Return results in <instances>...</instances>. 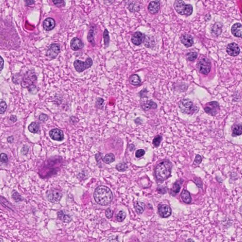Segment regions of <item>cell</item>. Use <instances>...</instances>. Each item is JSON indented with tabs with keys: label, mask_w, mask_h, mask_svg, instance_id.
Wrapping results in <instances>:
<instances>
[{
	"label": "cell",
	"mask_w": 242,
	"mask_h": 242,
	"mask_svg": "<svg viewBox=\"0 0 242 242\" xmlns=\"http://www.w3.org/2000/svg\"><path fill=\"white\" fill-rule=\"evenodd\" d=\"M94 198L98 204L102 206H106L112 202L113 199V193L108 187L100 186L95 191Z\"/></svg>",
	"instance_id": "1"
},
{
	"label": "cell",
	"mask_w": 242,
	"mask_h": 242,
	"mask_svg": "<svg viewBox=\"0 0 242 242\" xmlns=\"http://www.w3.org/2000/svg\"><path fill=\"white\" fill-rule=\"evenodd\" d=\"M172 167L171 163L168 161H164L158 164L155 171L156 179L160 181L166 180L170 176Z\"/></svg>",
	"instance_id": "2"
},
{
	"label": "cell",
	"mask_w": 242,
	"mask_h": 242,
	"mask_svg": "<svg viewBox=\"0 0 242 242\" xmlns=\"http://www.w3.org/2000/svg\"><path fill=\"white\" fill-rule=\"evenodd\" d=\"M37 78L33 72L28 71L24 75L22 79L21 85L22 87L27 88L30 92L36 89V83Z\"/></svg>",
	"instance_id": "3"
},
{
	"label": "cell",
	"mask_w": 242,
	"mask_h": 242,
	"mask_svg": "<svg viewBox=\"0 0 242 242\" xmlns=\"http://www.w3.org/2000/svg\"><path fill=\"white\" fill-rule=\"evenodd\" d=\"M174 7L176 12L181 15L189 16L193 12L192 6L186 5L182 0H175Z\"/></svg>",
	"instance_id": "4"
},
{
	"label": "cell",
	"mask_w": 242,
	"mask_h": 242,
	"mask_svg": "<svg viewBox=\"0 0 242 242\" xmlns=\"http://www.w3.org/2000/svg\"><path fill=\"white\" fill-rule=\"evenodd\" d=\"M93 64V61L91 58L88 57L85 62L79 60H75L73 63L74 68L77 72L80 73L91 67Z\"/></svg>",
	"instance_id": "5"
},
{
	"label": "cell",
	"mask_w": 242,
	"mask_h": 242,
	"mask_svg": "<svg viewBox=\"0 0 242 242\" xmlns=\"http://www.w3.org/2000/svg\"><path fill=\"white\" fill-rule=\"evenodd\" d=\"M179 106L182 112L186 114H192L196 110L192 102L188 99L182 100Z\"/></svg>",
	"instance_id": "6"
},
{
	"label": "cell",
	"mask_w": 242,
	"mask_h": 242,
	"mask_svg": "<svg viewBox=\"0 0 242 242\" xmlns=\"http://www.w3.org/2000/svg\"><path fill=\"white\" fill-rule=\"evenodd\" d=\"M197 66L200 73L204 74H208L211 69V62L206 58H203L198 62Z\"/></svg>",
	"instance_id": "7"
},
{
	"label": "cell",
	"mask_w": 242,
	"mask_h": 242,
	"mask_svg": "<svg viewBox=\"0 0 242 242\" xmlns=\"http://www.w3.org/2000/svg\"><path fill=\"white\" fill-rule=\"evenodd\" d=\"M47 197L50 202L58 203L62 198V194L57 190H51L47 192Z\"/></svg>",
	"instance_id": "8"
},
{
	"label": "cell",
	"mask_w": 242,
	"mask_h": 242,
	"mask_svg": "<svg viewBox=\"0 0 242 242\" xmlns=\"http://www.w3.org/2000/svg\"><path fill=\"white\" fill-rule=\"evenodd\" d=\"M204 110L208 115H215L217 114L219 110V105L216 101L209 102L205 105Z\"/></svg>",
	"instance_id": "9"
},
{
	"label": "cell",
	"mask_w": 242,
	"mask_h": 242,
	"mask_svg": "<svg viewBox=\"0 0 242 242\" xmlns=\"http://www.w3.org/2000/svg\"><path fill=\"white\" fill-rule=\"evenodd\" d=\"M60 51V47L57 44H53L50 45L47 51V56L50 59L56 58Z\"/></svg>",
	"instance_id": "10"
},
{
	"label": "cell",
	"mask_w": 242,
	"mask_h": 242,
	"mask_svg": "<svg viewBox=\"0 0 242 242\" xmlns=\"http://www.w3.org/2000/svg\"><path fill=\"white\" fill-rule=\"evenodd\" d=\"M159 214L163 218H166L171 215L172 210L170 207L166 204H161L158 207Z\"/></svg>",
	"instance_id": "11"
},
{
	"label": "cell",
	"mask_w": 242,
	"mask_h": 242,
	"mask_svg": "<svg viewBox=\"0 0 242 242\" xmlns=\"http://www.w3.org/2000/svg\"><path fill=\"white\" fill-rule=\"evenodd\" d=\"M226 51L229 56H236L240 53V47L237 44L232 43L227 45L226 48Z\"/></svg>",
	"instance_id": "12"
},
{
	"label": "cell",
	"mask_w": 242,
	"mask_h": 242,
	"mask_svg": "<svg viewBox=\"0 0 242 242\" xmlns=\"http://www.w3.org/2000/svg\"><path fill=\"white\" fill-rule=\"evenodd\" d=\"M49 135L51 139L56 141H62L64 139L63 131L57 128L51 130L49 132Z\"/></svg>",
	"instance_id": "13"
},
{
	"label": "cell",
	"mask_w": 242,
	"mask_h": 242,
	"mask_svg": "<svg viewBox=\"0 0 242 242\" xmlns=\"http://www.w3.org/2000/svg\"><path fill=\"white\" fill-rule=\"evenodd\" d=\"M181 41L182 43L186 47H192L194 43L193 37L191 35L189 34H184L181 37Z\"/></svg>",
	"instance_id": "14"
},
{
	"label": "cell",
	"mask_w": 242,
	"mask_h": 242,
	"mask_svg": "<svg viewBox=\"0 0 242 242\" xmlns=\"http://www.w3.org/2000/svg\"><path fill=\"white\" fill-rule=\"evenodd\" d=\"M84 44L82 40L78 37H74L71 41V49L73 51H77L83 47Z\"/></svg>",
	"instance_id": "15"
},
{
	"label": "cell",
	"mask_w": 242,
	"mask_h": 242,
	"mask_svg": "<svg viewBox=\"0 0 242 242\" xmlns=\"http://www.w3.org/2000/svg\"><path fill=\"white\" fill-rule=\"evenodd\" d=\"M144 35L140 31L135 33L131 37V42L135 46H140L144 40Z\"/></svg>",
	"instance_id": "16"
},
{
	"label": "cell",
	"mask_w": 242,
	"mask_h": 242,
	"mask_svg": "<svg viewBox=\"0 0 242 242\" xmlns=\"http://www.w3.org/2000/svg\"><path fill=\"white\" fill-rule=\"evenodd\" d=\"M160 2L159 1H153L150 2L148 6V10L150 13L155 14L159 12L160 9Z\"/></svg>",
	"instance_id": "17"
},
{
	"label": "cell",
	"mask_w": 242,
	"mask_h": 242,
	"mask_svg": "<svg viewBox=\"0 0 242 242\" xmlns=\"http://www.w3.org/2000/svg\"><path fill=\"white\" fill-rule=\"evenodd\" d=\"M56 26V22L52 18H48L44 21V29L46 31H50L54 28Z\"/></svg>",
	"instance_id": "18"
},
{
	"label": "cell",
	"mask_w": 242,
	"mask_h": 242,
	"mask_svg": "<svg viewBox=\"0 0 242 242\" xmlns=\"http://www.w3.org/2000/svg\"><path fill=\"white\" fill-rule=\"evenodd\" d=\"M242 24L237 23L234 24L231 27V33L234 36L237 37H242Z\"/></svg>",
	"instance_id": "19"
},
{
	"label": "cell",
	"mask_w": 242,
	"mask_h": 242,
	"mask_svg": "<svg viewBox=\"0 0 242 242\" xmlns=\"http://www.w3.org/2000/svg\"><path fill=\"white\" fill-rule=\"evenodd\" d=\"M181 197L182 201L186 204H189L191 202V196L190 195V192L186 189L183 190L182 192Z\"/></svg>",
	"instance_id": "20"
},
{
	"label": "cell",
	"mask_w": 242,
	"mask_h": 242,
	"mask_svg": "<svg viewBox=\"0 0 242 242\" xmlns=\"http://www.w3.org/2000/svg\"><path fill=\"white\" fill-rule=\"evenodd\" d=\"M222 32V25L221 23H215L211 28V33L215 36L221 35Z\"/></svg>",
	"instance_id": "21"
},
{
	"label": "cell",
	"mask_w": 242,
	"mask_h": 242,
	"mask_svg": "<svg viewBox=\"0 0 242 242\" xmlns=\"http://www.w3.org/2000/svg\"><path fill=\"white\" fill-rule=\"evenodd\" d=\"M57 215L58 218L63 222L69 223L72 221V218L71 216L69 215L65 214L62 211H58Z\"/></svg>",
	"instance_id": "22"
},
{
	"label": "cell",
	"mask_w": 242,
	"mask_h": 242,
	"mask_svg": "<svg viewBox=\"0 0 242 242\" xmlns=\"http://www.w3.org/2000/svg\"><path fill=\"white\" fill-rule=\"evenodd\" d=\"M134 206L136 211L139 214H142L145 208V205L144 203L140 202H135Z\"/></svg>",
	"instance_id": "23"
},
{
	"label": "cell",
	"mask_w": 242,
	"mask_h": 242,
	"mask_svg": "<svg viewBox=\"0 0 242 242\" xmlns=\"http://www.w3.org/2000/svg\"><path fill=\"white\" fill-rule=\"evenodd\" d=\"M130 83L134 86H138L141 83L140 78L137 74H133L129 78Z\"/></svg>",
	"instance_id": "24"
},
{
	"label": "cell",
	"mask_w": 242,
	"mask_h": 242,
	"mask_svg": "<svg viewBox=\"0 0 242 242\" xmlns=\"http://www.w3.org/2000/svg\"><path fill=\"white\" fill-rule=\"evenodd\" d=\"M181 181H176L173 185L171 192L172 194L173 193V194H172L173 196L176 195V194L179 193V192L180 191L181 185L182 182Z\"/></svg>",
	"instance_id": "25"
},
{
	"label": "cell",
	"mask_w": 242,
	"mask_h": 242,
	"mask_svg": "<svg viewBox=\"0 0 242 242\" xmlns=\"http://www.w3.org/2000/svg\"><path fill=\"white\" fill-rule=\"evenodd\" d=\"M28 129L31 133L37 134L39 130V124L36 122H33L28 126Z\"/></svg>",
	"instance_id": "26"
},
{
	"label": "cell",
	"mask_w": 242,
	"mask_h": 242,
	"mask_svg": "<svg viewBox=\"0 0 242 242\" xmlns=\"http://www.w3.org/2000/svg\"><path fill=\"white\" fill-rule=\"evenodd\" d=\"M115 160V156L112 153H109L104 157L103 161L105 163L107 164H111Z\"/></svg>",
	"instance_id": "27"
},
{
	"label": "cell",
	"mask_w": 242,
	"mask_h": 242,
	"mask_svg": "<svg viewBox=\"0 0 242 242\" xmlns=\"http://www.w3.org/2000/svg\"><path fill=\"white\" fill-rule=\"evenodd\" d=\"M242 134V126L241 124H237L235 125L233 130L232 136L233 137H236Z\"/></svg>",
	"instance_id": "28"
},
{
	"label": "cell",
	"mask_w": 242,
	"mask_h": 242,
	"mask_svg": "<svg viewBox=\"0 0 242 242\" xmlns=\"http://www.w3.org/2000/svg\"><path fill=\"white\" fill-rule=\"evenodd\" d=\"M156 104L155 103H154V102L151 101L147 102L146 103L144 104L143 105V106H142L143 109L145 110H146V111L147 110H148L150 109L151 108H156Z\"/></svg>",
	"instance_id": "29"
},
{
	"label": "cell",
	"mask_w": 242,
	"mask_h": 242,
	"mask_svg": "<svg viewBox=\"0 0 242 242\" xmlns=\"http://www.w3.org/2000/svg\"><path fill=\"white\" fill-rule=\"evenodd\" d=\"M104 45L105 47H108L109 44L110 37L109 36V32L107 29H105L103 34Z\"/></svg>",
	"instance_id": "30"
},
{
	"label": "cell",
	"mask_w": 242,
	"mask_h": 242,
	"mask_svg": "<svg viewBox=\"0 0 242 242\" xmlns=\"http://www.w3.org/2000/svg\"><path fill=\"white\" fill-rule=\"evenodd\" d=\"M126 217V214L124 211H120L116 215V219L118 222H122L124 220Z\"/></svg>",
	"instance_id": "31"
},
{
	"label": "cell",
	"mask_w": 242,
	"mask_h": 242,
	"mask_svg": "<svg viewBox=\"0 0 242 242\" xmlns=\"http://www.w3.org/2000/svg\"><path fill=\"white\" fill-rule=\"evenodd\" d=\"M7 105L5 101L0 99V114H3L6 111Z\"/></svg>",
	"instance_id": "32"
},
{
	"label": "cell",
	"mask_w": 242,
	"mask_h": 242,
	"mask_svg": "<svg viewBox=\"0 0 242 242\" xmlns=\"http://www.w3.org/2000/svg\"><path fill=\"white\" fill-rule=\"evenodd\" d=\"M116 169L120 172L125 171L128 168L127 164L125 163H122L117 164L116 166Z\"/></svg>",
	"instance_id": "33"
},
{
	"label": "cell",
	"mask_w": 242,
	"mask_h": 242,
	"mask_svg": "<svg viewBox=\"0 0 242 242\" xmlns=\"http://www.w3.org/2000/svg\"><path fill=\"white\" fill-rule=\"evenodd\" d=\"M94 35V33L93 30H90V31L89 33V34H88V41L91 43V45H92L93 46H94L95 45Z\"/></svg>",
	"instance_id": "34"
},
{
	"label": "cell",
	"mask_w": 242,
	"mask_h": 242,
	"mask_svg": "<svg viewBox=\"0 0 242 242\" xmlns=\"http://www.w3.org/2000/svg\"><path fill=\"white\" fill-rule=\"evenodd\" d=\"M162 140V137L161 136H157L153 140V144L156 147H158Z\"/></svg>",
	"instance_id": "35"
},
{
	"label": "cell",
	"mask_w": 242,
	"mask_h": 242,
	"mask_svg": "<svg viewBox=\"0 0 242 242\" xmlns=\"http://www.w3.org/2000/svg\"><path fill=\"white\" fill-rule=\"evenodd\" d=\"M187 58L190 61H195L197 58V53L195 52H191L187 54Z\"/></svg>",
	"instance_id": "36"
},
{
	"label": "cell",
	"mask_w": 242,
	"mask_h": 242,
	"mask_svg": "<svg viewBox=\"0 0 242 242\" xmlns=\"http://www.w3.org/2000/svg\"><path fill=\"white\" fill-rule=\"evenodd\" d=\"M52 1L54 5L58 7L65 6V2L64 0H52Z\"/></svg>",
	"instance_id": "37"
},
{
	"label": "cell",
	"mask_w": 242,
	"mask_h": 242,
	"mask_svg": "<svg viewBox=\"0 0 242 242\" xmlns=\"http://www.w3.org/2000/svg\"><path fill=\"white\" fill-rule=\"evenodd\" d=\"M0 203H1L2 205H3V206L6 208H11V205L9 203L8 201L3 198L0 197Z\"/></svg>",
	"instance_id": "38"
},
{
	"label": "cell",
	"mask_w": 242,
	"mask_h": 242,
	"mask_svg": "<svg viewBox=\"0 0 242 242\" xmlns=\"http://www.w3.org/2000/svg\"><path fill=\"white\" fill-rule=\"evenodd\" d=\"M0 161L3 163H7L8 161V156L5 153H1L0 155Z\"/></svg>",
	"instance_id": "39"
},
{
	"label": "cell",
	"mask_w": 242,
	"mask_h": 242,
	"mask_svg": "<svg viewBox=\"0 0 242 242\" xmlns=\"http://www.w3.org/2000/svg\"><path fill=\"white\" fill-rule=\"evenodd\" d=\"M145 153V151L144 150L140 149V150H137L136 151L135 153V156L137 158H140L144 155Z\"/></svg>",
	"instance_id": "40"
},
{
	"label": "cell",
	"mask_w": 242,
	"mask_h": 242,
	"mask_svg": "<svg viewBox=\"0 0 242 242\" xmlns=\"http://www.w3.org/2000/svg\"><path fill=\"white\" fill-rule=\"evenodd\" d=\"M12 198H13V199H14V200H15L16 202H19V201H21V200H22V198L21 197V195H20V194L18 193L17 192H15L12 194Z\"/></svg>",
	"instance_id": "41"
},
{
	"label": "cell",
	"mask_w": 242,
	"mask_h": 242,
	"mask_svg": "<svg viewBox=\"0 0 242 242\" xmlns=\"http://www.w3.org/2000/svg\"><path fill=\"white\" fill-rule=\"evenodd\" d=\"M202 158L201 157V156L197 155L196 156L195 159L194 160V164L196 165H199L202 162Z\"/></svg>",
	"instance_id": "42"
},
{
	"label": "cell",
	"mask_w": 242,
	"mask_h": 242,
	"mask_svg": "<svg viewBox=\"0 0 242 242\" xmlns=\"http://www.w3.org/2000/svg\"><path fill=\"white\" fill-rule=\"evenodd\" d=\"M113 215V211H112L110 208H108L106 211H105V216L107 217V218H111L112 217Z\"/></svg>",
	"instance_id": "43"
},
{
	"label": "cell",
	"mask_w": 242,
	"mask_h": 242,
	"mask_svg": "<svg viewBox=\"0 0 242 242\" xmlns=\"http://www.w3.org/2000/svg\"><path fill=\"white\" fill-rule=\"evenodd\" d=\"M48 117L47 115L42 114L39 117V120L43 122H45L48 120Z\"/></svg>",
	"instance_id": "44"
},
{
	"label": "cell",
	"mask_w": 242,
	"mask_h": 242,
	"mask_svg": "<svg viewBox=\"0 0 242 242\" xmlns=\"http://www.w3.org/2000/svg\"><path fill=\"white\" fill-rule=\"evenodd\" d=\"M104 99H103L101 98H97V101H96V105L97 106H100L102 105L103 103Z\"/></svg>",
	"instance_id": "45"
},
{
	"label": "cell",
	"mask_w": 242,
	"mask_h": 242,
	"mask_svg": "<svg viewBox=\"0 0 242 242\" xmlns=\"http://www.w3.org/2000/svg\"><path fill=\"white\" fill-rule=\"evenodd\" d=\"M4 66V60L2 56H0V72L2 71Z\"/></svg>",
	"instance_id": "46"
},
{
	"label": "cell",
	"mask_w": 242,
	"mask_h": 242,
	"mask_svg": "<svg viewBox=\"0 0 242 242\" xmlns=\"http://www.w3.org/2000/svg\"><path fill=\"white\" fill-rule=\"evenodd\" d=\"M10 119L11 121H12V122L14 123V122H16L17 120V116L16 115H11L10 117Z\"/></svg>",
	"instance_id": "47"
},
{
	"label": "cell",
	"mask_w": 242,
	"mask_h": 242,
	"mask_svg": "<svg viewBox=\"0 0 242 242\" xmlns=\"http://www.w3.org/2000/svg\"><path fill=\"white\" fill-rule=\"evenodd\" d=\"M34 3V0H27L26 1V5L27 6L31 5Z\"/></svg>",
	"instance_id": "48"
},
{
	"label": "cell",
	"mask_w": 242,
	"mask_h": 242,
	"mask_svg": "<svg viewBox=\"0 0 242 242\" xmlns=\"http://www.w3.org/2000/svg\"><path fill=\"white\" fill-rule=\"evenodd\" d=\"M13 140H14V138L12 136H10V137H8V139H7V141L10 144L12 143L13 142Z\"/></svg>",
	"instance_id": "49"
}]
</instances>
